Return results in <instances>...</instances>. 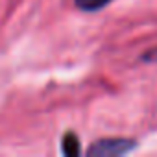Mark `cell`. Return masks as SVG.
Instances as JSON below:
<instances>
[{
  "label": "cell",
  "instance_id": "cell-1",
  "mask_svg": "<svg viewBox=\"0 0 157 157\" xmlns=\"http://www.w3.org/2000/svg\"><path fill=\"white\" fill-rule=\"evenodd\" d=\"M137 142L133 139H100L89 148V155L94 157H111V155H124L129 153Z\"/></svg>",
  "mask_w": 157,
  "mask_h": 157
},
{
  "label": "cell",
  "instance_id": "cell-2",
  "mask_svg": "<svg viewBox=\"0 0 157 157\" xmlns=\"http://www.w3.org/2000/svg\"><path fill=\"white\" fill-rule=\"evenodd\" d=\"M113 0H74V6L80 10V11H87V13H93V11H100L104 10L105 6H109Z\"/></svg>",
  "mask_w": 157,
  "mask_h": 157
},
{
  "label": "cell",
  "instance_id": "cell-3",
  "mask_svg": "<svg viewBox=\"0 0 157 157\" xmlns=\"http://www.w3.org/2000/svg\"><path fill=\"white\" fill-rule=\"evenodd\" d=\"M61 146H63V153L65 155H78L80 153V139H78L74 133H67L63 137Z\"/></svg>",
  "mask_w": 157,
  "mask_h": 157
},
{
  "label": "cell",
  "instance_id": "cell-4",
  "mask_svg": "<svg viewBox=\"0 0 157 157\" xmlns=\"http://www.w3.org/2000/svg\"><path fill=\"white\" fill-rule=\"evenodd\" d=\"M142 59H144V61H157V48L146 52V56H142Z\"/></svg>",
  "mask_w": 157,
  "mask_h": 157
}]
</instances>
